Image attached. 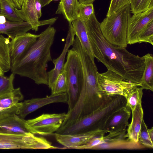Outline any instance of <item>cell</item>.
Listing matches in <instances>:
<instances>
[{
	"label": "cell",
	"instance_id": "6da1fadb",
	"mask_svg": "<svg viewBox=\"0 0 153 153\" xmlns=\"http://www.w3.org/2000/svg\"><path fill=\"white\" fill-rule=\"evenodd\" d=\"M85 23L94 58L108 69L140 86L145 66L143 56L134 55L125 48L107 41L102 33L100 23L94 13Z\"/></svg>",
	"mask_w": 153,
	"mask_h": 153
},
{
	"label": "cell",
	"instance_id": "7a4b0ae2",
	"mask_svg": "<svg viewBox=\"0 0 153 153\" xmlns=\"http://www.w3.org/2000/svg\"><path fill=\"white\" fill-rule=\"evenodd\" d=\"M56 30L50 25L39 36L19 60L11 65L12 73L27 77L38 84L48 85V63L52 61L50 49Z\"/></svg>",
	"mask_w": 153,
	"mask_h": 153
},
{
	"label": "cell",
	"instance_id": "3957f363",
	"mask_svg": "<svg viewBox=\"0 0 153 153\" xmlns=\"http://www.w3.org/2000/svg\"><path fill=\"white\" fill-rule=\"evenodd\" d=\"M126 100L122 96H110L99 108L87 116L67 127H60L56 133L78 135L102 128L108 118L114 111L126 105Z\"/></svg>",
	"mask_w": 153,
	"mask_h": 153
},
{
	"label": "cell",
	"instance_id": "277c9868",
	"mask_svg": "<svg viewBox=\"0 0 153 153\" xmlns=\"http://www.w3.org/2000/svg\"><path fill=\"white\" fill-rule=\"evenodd\" d=\"M130 12V5L128 4L106 17L100 23L102 33L109 43L121 47H127L128 25Z\"/></svg>",
	"mask_w": 153,
	"mask_h": 153
},
{
	"label": "cell",
	"instance_id": "5b68a950",
	"mask_svg": "<svg viewBox=\"0 0 153 153\" xmlns=\"http://www.w3.org/2000/svg\"><path fill=\"white\" fill-rule=\"evenodd\" d=\"M64 71L68 83L67 103L68 111L74 107L79 99L84 83V76L81 63L77 53L73 48L68 51Z\"/></svg>",
	"mask_w": 153,
	"mask_h": 153
},
{
	"label": "cell",
	"instance_id": "8992f818",
	"mask_svg": "<svg viewBox=\"0 0 153 153\" xmlns=\"http://www.w3.org/2000/svg\"><path fill=\"white\" fill-rule=\"evenodd\" d=\"M43 137L31 133L24 134L0 133V149H56Z\"/></svg>",
	"mask_w": 153,
	"mask_h": 153
},
{
	"label": "cell",
	"instance_id": "52a82bcc",
	"mask_svg": "<svg viewBox=\"0 0 153 153\" xmlns=\"http://www.w3.org/2000/svg\"><path fill=\"white\" fill-rule=\"evenodd\" d=\"M98 87L106 96H122L124 97L129 91L138 84L127 80L114 72L108 69L105 72L98 73Z\"/></svg>",
	"mask_w": 153,
	"mask_h": 153
},
{
	"label": "cell",
	"instance_id": "ba28073f",
	"mask_svg": "<svg viewBox=\"0 0 153 153\" xmlns=\"http://www.w3.org/2000/svg\"><path fill=\"white\" fill-rule=\"evenodd\" d=\"M67 113L43 114L25 121L26 127L31 133L48 135L56 131L61 126Z\"/></svg>",
	"mask_w": 153,
	"mask_h": 153
},
{
	"label": "cell",
	"instance_id": "9c48e42d",
	"mask_svg": "<svg viewBox=\"0 0 153 153\" xmlns=\"http://www.w3.org/2000/svg\"><path fill=\"white\" fill-rule=\"evenodd\" d=\"M67 93L51 94L50 95L42 98H33L25 100L18 111L17 114L24 119L29 114L47 105L54 103H67Z\"/></svg>",
	"mask_w": 153,
	"mask_h": 153
},
{
	"label": "cell",
	"instance_id": "30bf717a",
	"mask_svg": "<svg viewBox=\"0 0 153 153\" xmlns=\"http://www.w3.org/2000/svg\"><path fill=\"white\" fill-rule=\"evenodd\" d=\"M153 21V7L131 16L128 20L127 39L128 44L138 43L139 36L146 25Z\"/></svg>",
	"mask_w": 153,
	"mask_h": 153
},
{
	"label": "cell",
	"instance_id": "8fae6325",
	"mask_svg": "<svg viewBox=\"0 0 153 153\" xmlns=\"http://www.w3.org/2000/svg\"><path fill=\"white\" fill-rule=\"evenodd\" d=\"M39 36L29 33L17 35L10 43V54L11 65L20 59Z\"/></svg>",
	"mask_w": 153,
	"mask_h": 153
},
{
	"label": "cell",
	"instance_id": "7c38bea8",
	"mask_svg": "<svg viewBox=\"0 0 153 153\" xmlns=\"http://www.w3.org/2000/svg\"><path fill=\"white\" fill-rule=\"evenodd\" d=\"M75 35L72 25L69 24L66 42L63 51L59 57L52 60V61L54 65V68L47 72L48 85L50 88L51 89L52 88L58 76L63 71L65 56L69 48L74 43Z\"/></svg>",
	"mask_w": 153,
	"mask_h": 153
},
{
	"label": "cell",
	"instance_id": "4fadbf2b",
	"mask_svg": "<svg viewBox=\"0 0 153 153\" xmlns=\"http://www.w3.org/2000/svg\"><path fill=\"white\" fill-rule=\"evenodd\" d=\"M24 97L20 88L11 92L0 95V120L10 116L16 114L21 105Z\"/></svg>",
	"mask_w": 153,
	"mask_h": 153
},
{
	"label": "cell",
	"instance_id": "5bb4252c",
	"mask_svg": "<svg viewBox=\"0 0 153 153\" xmlns=\"http://www.w3.org/2000/svg\"><path fill=\"white\" fill-rule=\"evenodd\" d=\"M131 113L130 109L126 105L121 107L109 116L102 129L109 133L126 130Z\"/></svg>",
	"mask_w": 153,
	"mask_h": 153
},
{
	"label": "cell",
	"instance_id": "9a60e30c",
	"mask_svg": "<svg viewBox=\"0 0 153 153\" xmlns=\"http://www.w3.org/2000/svg\"><path fill=\"white\" fill-rule=\"evenodd\" d=\"M106 132L99 129L82 134L71 135L60 134L56 133L54 137L56 140L64 146L63 149H72L74 147L85 144L92 138L104 135Z\"/></svg>",
	"mask_w": 153,
	"mask_h": 153
},
{
	"label": "cell",
	"instance_id": "2e32d148",
	"mask_svg": "<svg viewBox=\"0 0 153 153\" xmlns=\"http://www.w3.org/2000/svg\"><path fill=\"white\" fill-rule=\"evenodd\" d=\"M25 121L16 114L10 116L0 120V133L19 134L30 133L26 127Z\"/></svg>",
	"mask_w": 153,
	"mask_h": 153
},
{
	"label": "cell",
	"instance_id": "e0dca14e",
	"mask_svg": "<svg viewBox=\"0 0 153 153\" xmlns=\"http://www.w3.org/2000/svg\"><path fill=\"white\" fill-rule=\"evenodd\" d=\"M18 16L23 21L28 22L32 27V30L38 31L40 26L35 5V0H25L21 8H15Z\"/></svg>",
	"mask_w": 153,
	"mask_h": 153
},
{
	"label": "cell",
	"instance_id": "ac0fdd59",
	"mask_svg": "<svg viewBox=\"0 0 153 153\" xmlns=\"http://www.w3.org/2000/svg\"><path fill=\"white\" fill-rule=\"evenodd\" d=\"M131 111L132 120L131 123L128 126L127 133L125 134V137L127 138L130 142L138 143V135L142 120L143 119V111L142 103L137 105L135 109Z\"/></svg>",
	"mask_w": 153,
	"mask_h": 153
},
{
	"label": "cell",
	"instance_id": "d6986e66",
	"mask_svg": "<svg viewBox=\"0 0 153 153\" xmlns=\"http://www.w3.org/2000/svg\"><path fill=\"white\" fill-rule=\"evenodd\" d=\"M32 29L31 25L26 22L6 21L0 23V33L8 36L11 39L16 36L27 33Z\"/></svg>",
	"mask_w": 153,
	"mask_h": 153
},
{
	"label": "cell",
	"instance_id": "ffe728a7",
	"mask_svg": "<svg viewBox=\"0 0 153 153\" xmlns=\"http://www.w3.org/2000/svg\"><path fill=\"white\" fill-rule=\"evenodd\" d=\"M71 23L81 47L85 52L94 60V56L87 34V28L84 22L79 18L72 21Z\"/></svg>",
	"mask_w": 153,
	"mask_h": 153
},
{
	"label": "cell",
	"instance_id": "44dd1931",
	"mask_svg": "<svg viewBox=\"0 0 153 153\" xmlns=\"http://www.w3.org/2000/svg\"><path fill=\"white\" fill-rule=\"evenodd\" d=\"M79 2L78 0H61L56 14H62L68 22L78 17Z\"/></svg>",
	"mask_w": 153,
	"mask_h": 153
},
{
	"label": "cell",
	"instance_id": "7402d4cb",
	"mask_svg": "<svg viewBox=\"0 0 153 153\" xmlns=\"http://www.w3.org/2000/svg\"><path fill=\"white\" fill-rule=\"evenodd\" d=\"M144 59L145 68L140 86L143 89L153 91V56L148 53L143 56Z\"/></svg>",
	"mask_w": 153,
	"mask_h": 153
},
{
	"label": "cell",
	"instance_id": "603a6c76",
	"mask_svg": "<svg viewBox=\"0 0 153 153\" xmlns=\"http://www.w3.org/2000/svg\"><path fill=\"white\" fill-rule=\"evenodd\" d=\"M10 38L0 34V67L5 73L10 69Z\"/></svg>",
	"mask_w": 153,
	"mask_h": 153
},
{
	"label": "cell",
	"instance_id": "cb8c5ba5",
	"mask_svg": "<svg viewBox=\"0 0 153 153\" xmlns=\"http://www.w3.org/2000/svg\"><path fill=\"white\" fill-rule=\"evenodd\" d=\"M136 86L131 89L125 97L126 106L131 111H134L137 105L142 103L143 88Z\"/></svg>",
	"mask_w": 153,
	"mask_h": 153
},
{
	"label": "cell",
	"instance_id": "d4e9b609",
	"mask_svg": "<svg viewBox=\"0 0 153 153\" xmlns=\"http://www.w3.org/2000/svg\"><path fill=\"white\" fill-rule=\"evenodd\" d=\"M1 16H4L7 20L13 22L23 21L17 15L15 8L7 0H0Z\"/></svg>",
	"mask_w": 153,
	"mask_h": 153
},
{
	"label": "cell",
	"instance_id": "484cf974",
	"mask_svg": "<svg viewBox=\"0 0 153 153\" xmlns=\"http://www.w3.org/2000/svg\"><path fill=\"white\" fill-rule=\"evenodd\" d=\"M130 11L133 14L145 12L153 7V0H131Z\"/></svg>",
	"mask_w": 153,
	"mask_h": 153
},
{
	"label": "cell",
	"instance_id": "4316f807",
	"mask_svg": "<svg viewBox=\"0 0 153 153\" xmlns=\"http://www.w3.org/2000/svg\"><path fill=\"white\" fill-rule=\"evenodd\" d=\"M68 88L66 76L63 70V71L58 76L53 86L51 89V94L67 93Z\"/></svg>",
	"mask_w": 153,
	"mask_h": 153
},
{
	"label": "cell",
	"instance_id": "83f0119b",
	"mask_svg": "<svg viewBox=\"0 0 153 153\" xmlns=\"http://www.w3.org/2000/svg\"><path fill=\"white\" fill-rule=\"evenodd\" d=\"M15 75L12 73L8 76L0 75V95L10 93L14 89L13 82Z\"/></svg>",
	"mask_w": 153,
	"mask_h": 153
},
{
	"label": "cell",
	"instance_id": "f1b7e54d",
	"mask_svg": "<svg viewBox=\"0 0 153 153\" xmlns=\"http://www.w3.org/2000/svg\"><path fill=\"white\" fill-rule=\"evenodd\" d=\"M148 129L147 126L143 119L138 135V143L147 147L152 149L153 148V142L150 139Z\"/></svg>",
	"mask_w": 153,
	"mask_h": 153
},
{
	"label": "cell",
	"instance_id": "f546056e",
	"mask_svg": "<svg viewBox=\"0 0 153 153\" xmlns=\"http://www.w3.org/2000/svg\"><path fill=\"white\" fill-rule=\"evenodd\" d=\"M147 42L153 45V21L148 23L139 36L138 43Z\"/></svg>",
	"mask_w": 153,
	"mask_h": 153
},
{
	"label": "cell",
	"instance_id": "4dcf8cb0",
	"mask_svg": "<svg viewBox=\"0 0 153 153\" xmlns=\"http://www.w3.org/2000/svg\"><path fill=\"white\" fill-rule=\"evenodd\" d=\"M94 13L93 4H82L79 3L78 17L85 23Z\"/></svg>",
	"mask_w": 153,
	"mask_h": 153
},
{
	"label": "cell",
	"instance_id": "1f68e13d",
	"mask_svg": "<svg viewBox=\"0 0 153 153\" xmlns=\"http://www.w3.org/2000/svg\"><path fill=\"white\" fill-rule=\"evenodd\" d=\"M131 0H111L106 17L114 14L127 5L130 4Z\"/></svg>",
	"mask_w": 153,
	"mask_h": 153
},
{
	"label": "cell",
	"instance_id": "d6a6232c",
	"mask_svg": "<svg viewBox=\"0 0 153 153\" xmlns=\"http://www.w3.org/2000/svg\"><path fill=\"white\" fill-rule=\"evenodd\" d=\"M104 135L95 137L89 140L83 145L74 147L72 149H93L97 146L105 143Z\"/></svg>",
	"mask_w": 153,
	"mask_h": 153
},
{
	"label": "cell",
	"instance_id": "836d02e7",
	"mask_svg": "<svg viewBox=\"0 0 153 153\" xmlns=\"http://www.w3.org/2000/svg\"><path fill=\"white\" fill-rule=\"evenodd\" d=\"M25 0H11L10 4L15 8L20 9Z\"/></svg>",
	"mask_w": 153,
	"mask_h": 153
},
{
	"label": "cell",
	"instance_id": "e575fe53",
	"mask_svg": "<svg viewBox=\"0 0 153 153\" xmlns=\"http://www.w3.org/2000/svg\"><path fill=\"white\" fill-rule=\"evenodd\" d=\"M35 5L37 16L39 19L41 17L42 15L41 12L42 7L39 0H35Z\"/></svg>",
	"mask_w": 153,
	"mask_h": 153
},
{
	"label": "cell",
	"instance_id": "d590c367",
	"mask_svg": "<svg viewBox=\"0 0 153 153\" xmlns=\"http://www.w3.org/2000/svg\"><path fill=\"white\" fill-rule=\"evenodd\" d=\"M95 0H79L78 2L82 4H92Z\"/></svg>",
	"mask_w": 153,
	"mask_h": 153
},
{
	"label": "cell",
	"instance_id": "8d00e7d4",
	"mask_svg": "<svg viewBox=\"0 0 153 153\" xmlns=\"http://www.w3.org/2000/svg\"><path fill=\"white\" fill-rule=\"evenodd\" d=\"M42 7L48 5L51 1V0H39Z\"/></svg>",
	"mask_w": 153,
	"mask_h": 153
},
{
	"label": "cell",
	"instance_id": "74e56055",
	"mask_svg": "<svg viewBox=\"0 0 153 153\" xmlns=\"http://www.w3.org/2000/svg\"><path fill=\"white\" fill-rule=\"evenodd\" d=\"M149 134L151 141L153 142V127H152L150 129H148Z\"/></svg>",
	"mask_w": 153,
	"mask_h": 153
},
{
	"label": "cell",
	"instance_id": "f35d334b",
	"mask_svg": "<svg viewBox=\"0 0 153 153\" xmlns=\"http://www.w3.org/2000/svg\"><path fill=\"white\" fill-rule=\"evenodd\" d=\"M4 73L0 67V75H4Z\"/></svg>",
	"mask_w": 153,
	"mask_h": 153
},
{
	"label": "cell",
	"instance_id": "ab89813d",
	"mask_svg": "<svg viewBox=\"0 0 153 153\" xmlns=\"http://www.w3.org/2000/svg\"><path fill=\"white\" fill-rule=\"evenodd\" d=\"M1 8L0 4V16H1Z\"/></svg>",
	"mask_w": 153,
	"mask_h": 153
},
{
	"label": "cell",
	"instance_id": "60d3db41",
	"mask_svg": "<svg viewBox=\"0 0 153 153\" xmlns=\"http://www.w3.org/2000/svg\"><path fill=\"white\" fill-rule=\"evenodd\" d=\"M58 0H51V1H58Z\"/></svg>",
	"mask_w": 153,
	"mask_h": 153
}]
</instances>
